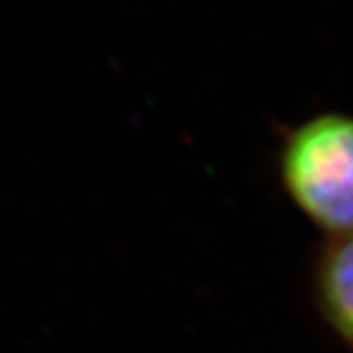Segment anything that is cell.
<instances>
[{"instance_id": "cell-1", "label": "cell", "mask_w": 353, "mask_h": 353, "mask_svg": "<svg viewBox=\"0 0 353 353\" xmlns=\"http://www.w3.org/2000/svg\"><path fill=\"white\" fill-rule=\"evenodd\" d=\"M283 189L330 238L353 234V116L324 112L292 128L279 152Z\"/></svg>"}, {"instance_id": "cell-2", "label": "cell", "mask_w": 353, "mask_h": 353, "mask_svg": "<svg viewBox=\"0 0 353 353\" xmlns=\"http://www.w3.org/2000/svg\"><path fill=\"white\" fill-rule=\"evenodd\" d=\"M314 290L330 330L353 350V234L330 240L320 253Z\"/></svg>"}]
</instances>
